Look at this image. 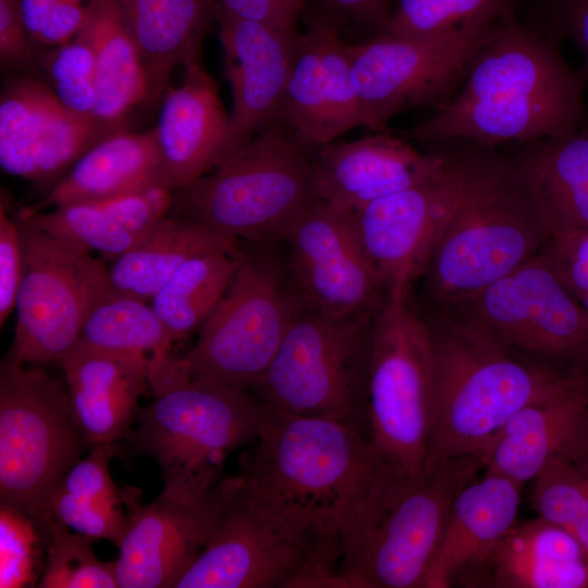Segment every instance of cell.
Returning a JSON list of instances; mask_svg holds the SVG:
<instances>
[{"label": "cell", "mask_w": 588, "mask_h": 588, "mask_svg": "<svg viewBox=\"0 0 588 588\" xmlns=\"http://www.w3.org/2000/svg\"><path fill=\"white\" fill-rule=\"evenodd\" d=\"M85 443L64 379L7 359L0 367V504L40 520Z\"/></svg>", "instance_id": "4fadbf2b"}, {"label": "cell", "mask_w": 588, "mask_h": 588, "mask_svg": "<svg viewBox=\"0 0 588 588\" xmlns=\"http://www.w3.org/2000/svg\"><path fill=\"white\" fill-rule=\"evenodd\" d=\"M118 452L117 443L91 446L60 480L48 504V514L70 529L117 547L127 526L124 489L118 488L109 469Z\"/></svg>", "instance_id": "d6a6232c"}, {"label": "cell", "mask_w": 588, "mask_h": 588, "mask_svg": "<svg viewBox=\"0 0 588 588\" xmlns=\"http://www.w3.org/2000/svg\"><path fill=\"white\" fill-rule=\"evenodd\" d=\"M174 194V189L158 185L108 199L68 204L32 215L19 213L79 249L112 260L171 215Z\"/></svg>", "instance_id": "484cf974"}, {"label": "cell", "mask_w": 588, "mask_h": 588, "mask_svg": "<svg viewBox=\"0 0 588 588\" xmlns=\"http://www.w3.org/2000/svg\"><path fill=\"white\" fill-rule=\"evenodd\" d=\"M444 152L449 166L439 176L354 212L360 241L388 295L413 290L458 204L463 185L461 164L455 152Z\"/></svg>", "instance_id": "d6986e66"}, {"label": "cell", "mask_w": 588, "mask_h": 588, "mask_svg": "<svg viewBox=\"0 0 588 588\" xmlns=\"http://www.w3.org/2000/svg\"><path fill=\"white\" fill-rule=\"evenodd\" d=\"M267 246L244 250L229 289L182 357L193 381L249 390L275 355L302 299L287 260Z\"/></svg>", "instance_id": "8fae6325"}, {"label": "cell", "mask_w": 588, "mask_h": 588, "mask_svg": "<svg viewBox=\"0 0 588 588\" xmlns=\"http://www.w3.org/2000/svg\"><path fill=\"white\" fill-rule=\"evenodd\" d=\"M148 380L155 399L126 436L132 446L159 465L164 481L222 479L226 456L255 441L266 405L245 389L193 381L170 353L149 358Z\"/></svg>", "instance_id": "52a82bcc"}, {"label": "cell", "mask_w": 588, "mask_h": 588, "mask_svg": "<svg viewBox=\"0 0 588 588\" xmlns=\"http://www.w3.org/2000/svg\"><path fill=\"white\" fill-rule=\"evenodd\" d=\"M231 478L164 481L148 504L126 491L127 526L115 563L119 588H174L210 541L230 500Z\"/></svg>", "instance_id": "9a60e30c"}, {"label": "cell", "mask_w": 588, "mask_h": 588, "mask_svg": "<svg viewBox=\"0 0 588 588\" xmlns=\"http://www.w3.org/2000/svg\"><path fill=\"white\" fill-rule=\"evenodd\" d=\"M534 480L538 515L568 530L588 550V471L559 457Z\"/></svg>", "instance_id": "f35d334b"}, {"label": "cell", "mask_w": 588, "mask_h": 588, "mask_svg": "<svg viewBox=\"0 0 588 588\" xmlns=\"http://www.w3.org/2000/svg\"><path fill=\"white\" fill-rule=\"evenodd\" d=\"M342 556L324 537L278 511L231 477L228 509L210 541L174 588L322 587Z\"/></svg>", "instance_id": "ba28073f"}, {"label": "cell", "mask_w": 588, "mask_h": 588, "mask_svg": "<svg viewBox=\"0 0 588 588\" xmlns=\"http://www.w3.org/2000/svg\"><path fill=\"white\" fill-rule=\"evenodd\" d=\"M215 20L231 86L233 155L275 123L297 34L237 17L216 5Z\"/></svg>", "instance_id": "44dd1931"}, {"label": "cell", "mask_w": 588, "mask_h": 588, "mask_svg": "<svg viewBox=\"0 0 588 588\" xmlns=\"http://www.w3.org/2000/svg\"><path fill=\"white\" fill-rule=\"evenodd\" d=\"M438 310L531 366L588 378V311L564 284L547 246L481 291Z\"/></svg>", "instance_id": "30bf717a"}, {"label": "cell", "mask_w": 588, "mask_h": 588, "mask_svg": "<svg viewBox=\"0 0 588 588\" xmlns=\"http://www.w3.org/2000/svg\"><path fill=\"white\" fill-rule=\"evenodd\" d=\"M588 425V382L575 384L515 413L482 451L485 471L525 483L553 460H571Z\"/></svg>", "instance_id": "d4e9b609"}, {"label": "cell", "mask_w": 588, "mask_h": 588, "mask_svg": "<svg viewBox=\"0 0 588 588\" xmlns=\"http://www.w3.org/2000/svg\"><path fill=\"white\" fill-rule=\"evenodd\" d=\"M568 461L588 471V426L574 457Z\"/></svg>", "instance_id": "681fc988"}, {"label": "cell", "mask_w": 588, "mask_h": 588, "mask_svg": "<svg viewBox=\"0 0 588 588\" xmlns=\"http://www.w3.org/2000/svg\"><path fill=\"white\" fill-rule=\"evenodd\" d=\"M510 14L511 0H399L381 33L409 38L487 35Z\"/></svg>", "instance_id": "8d00e7d4"}, {"label": "cell", "mask_w": 588, "mask_h": 588, "mask_svg": "<svg viewBox=\"0 0 588 588\" xmlns=\"http://www.w3.org/2000/svg\"><path fill=\"white\" fill-rule=\"evenodd\" d=\"M217 8L237 17L297 34V21L309 0H213Z\"/></svg>", "instance_id": "f6af8a7d"}, {"label": "cell", "mask_w": 588, "mask_h": 588, "mask_svg": "<svg viewBox=\"0 0 588 588\" xmlns=\"http://www.w3.org/2000/svg\"><path fill=\"white\" fill-rule=\"evenodd\" d=\"M483 467L476 453L413 479L383 461L342 534L338 587L425 588L452 503Z\"/></svg>", "instance_id": "5b68a950"}, {"label": "cell", "mask_w": 588, "mask_h": 588, "mask_svg": "<svg viewBox=\"0 0 588 588\" xmlns=\"http://www.w3.org/2000/svg\"><path fill=\"white\" fill-rule=\"evenodd\" d=\"M434 391L430 330L413 290L389 294L372 326L360 416L375 451L413 479L425 476Z\"/></svg>", "instance_id": "9c48e42d"}, {"label": "cell", "mask_w": 588, "mask_h": 588, "mask_svg": "<svg viewBox=\"0 0 588 588\" xmlns=\"http://www.w3.org/2000/svg\"><path fill=\"white\" fill-rule=\"evenodd\" d=\"M547 248L564 284L579 302L588 294V233L550 237Z\"/></svg>", "instance_id": "ee69618b"}, {"label": "cell", "mask_w": 588, "mask_h": 588, "mask_svg": "<svg viewBox=\"0 0 588 588\" xmlns=\"http://www.w3.org/2000/svg\"><path fill=\"white\" fill-rule=\"evenodd\" d=\"M569 32L581 53L584 85L588 87V0H574L568 14Z\"/></svg>", "instance_id": "7dc6e473"}, {"label": "cell", "mask_w": 588, "mask_h": 588, "mask_svg": "<svg viewBox=\"0 0 588 588\" xmlns=\"http://www.w3.org/2000/svg\"><path fill=\"white\" fill-rule=\"evenodd\" d=\"M376 316H332L302 302L254 394L271 409L357 421Z\"/></svg>", "instance_id": "7c38bea8"}, {"label": "cell", "mask_w": 588, "mask_h": 588, "mask_svg": "<svg viewBox=\"0 0 588 588\" xmlns=\"http://www.w3.org/2000/svg\"><path fill=\"white\" fill-rule=\"evenodd\" d=\"M131 34L147 83V105L163 98L177 65L200 61L213 0H111Z\"/></svg>", "instance_id": "83f0119b"}, {"label": "cell", "mask_w": 588, "mask_h": 588, "mask_svg": "<svg viewBox=\"0 0 588 588\" xmlns=\"http://www.w3.org/2000/svg\"><path fill=\"white\" fill-rule=\"evenodd\" d=\"M158 185L169 187L155 130L144 133L123 130L91 147L39 201L22 208L20 212L32 215Z\"/></svg>", "instance_id": "f1b7e54d"}, {"label": "cell", "mask_w": 588, "mask_h": 588, "mask_svg": "<svg viewBox=\"0 0 588 588\" xmlns=\"http://www.w3.org/2000/svg\"><path fill=\"white\" fill-rule=\"evenodd\" d=\"M154 130L166 182L174 191L233 156L231 115L201 61L185 66L180 86L168 87Z\"/></svg>", "instance_id": "7402d4cb"}, {"label": "cell", "mask_w": 588, "mask_h": 588, "mask_svg": "<svg viewBox=\"0 0 588 588\" xmlns=\"http://www.w3.org/2000/svg\"><path fill=\"white\" fill-rule=\"evenodd\" d=\"M30 35L38 41L57 0H14ZM39 42V41H38Z\"/></svg>", "instance_id": "c3c4849f"}, {"label": "cell", "mask_w": 588, "mask_h": 588, "mask_svg": "<svg viewBox=\"0 0 588 588\" xmlns=\"http://www.w3.org/2000/svg\"><path fill=\"white\" fill-rule=\"evenodd\" d=\"M120 131L68 110L40 77L5 75L0 96V166L10 175L47 193L86 151Z\"/></svg>", "instance_id": "ac0fdd59"}, {"label": "cell", "mask_w": 588, "mask_h": 588, "mask_svg": "<svg viewBox=\"0 0 588 588\" xmlns=\"http://www.w3.org/2000/svg\"><path fill=\"white\" fill-rule=\"evenodd\" d=\"M550 237L588 233V130L540 139L522 156Z\"/></svg>", "instance_id": "1f68e13d"}, {"label": "cell", "mask_w": 588, "mask_h": 588, "mask_svg": "<svg viewBox=\"0 0 588 588\" xmlns=\"http://www.w3.org/2000/svg\"><path fill=\"white\" fill-rule=\"evenodd\" d=\"M37 522V520H36ZM42 530L46 559L39 588H115V563L101 561L94 539L71 531L51 515L37 522Z\"/></svg>", "instance_id": "74e56055"}, {"label": "cell", "mask_w": 588, "mask_h": 588, "mask_svg": "<svg viewBox=\"0 0 588 588\" xmlns=\"http://www.w3.org/2000/svg\"><path fill=\"white\" fill-rule=\"evenodd\" d=\"M318 199L313 155L284 126L272 124L220 167L175 191V215L250 246L286 234Z\"/></svg>", "instance_id": "8992f818"}, {"label": "cell", "mask_w": 588, "mask_h": 588, "mask_svg": "<svg viewBox=\"0 0 588 588\" xmlns=\"http://www.w3.org/2000/svg\"><path fill=\"white\" fill-rule=\"evenodd\" d=\"M448 166L444 151H419L387 131L356 140L333 142L313 154L318 198L352 212L434 179Z\"/></svg>", "instance_id": "ffe728a7"}, {"label": "cell", "mask_w": 588, "mask_h": 588, "mask_svg": "<svg viewBox=\"0 0 588 588\" xmlns=\"http://www.w3.org/2000/svg\"><path fill=\"white\" fill-rule=\"evenodd\" d=\"M244 256L241 246L186 260L151 298L171 344L199 330L229 289Z\"/></svg>", "instance_id": "836d02e7"}, {"label": "cell", "mask_w": 588, "mask_h": 588, "mask_svg": "<svg viewBox=\"0 0 588 588\" xmlns=\"http://www.w3.org/2000/svg\"><path fill=\"white\" fill-rule=\"evenodd\" d=\"M335 94L323 69L318 29L297 35L277 124L287 128L313 155L336 140Z\"/></svg>", "instance_id": "e575fe53"}, {"label": "cell", "mask_w": 588, "mask_h": 588, "mask_svg": "<svg viewBox=\"0 0 588 588\" xmlns=\"http://www.w3.org/2000/svg\"><path fill=\"white\" fill-rule=\"evenodd\" d=\"M75 36L95 57L97 101L94 117L117 130L138 105L148 100L147 83L137 47L111 0H88Z\"/></svg>", "instance_id": "f546056e"}, {"label": "cell", "mask_w": 588, "mask_h": 588, "mask_svg": "<svg viewBox=\"0 0 588 588\" xmlns=\"http://www.w3.org/2000/svg\"><path fill=\"white\" fill-rule=\"evenodd\" d=\"M285 241L290 274L305 305L332 316L378 314L388 294L360 241L354 212L318 198Z\"/></svg>", "instance_id": "e0dca14e"}, {"label": "cell", "mask_w": 588, "mask_h": 588, "mask_svg": "<svg viewBox=\"0 0 588 588\" xmlns=\"http://www.w3.org/2000/svg\"><path fill=\"white\" fill-rule=\"evenodd\" d=\"M456 583L485 588H586L588 550L568 530L538 515L516 520Z\"/></svg>", "instance_id": "cb8c5ba5"}, {"label": "cell", "mask_w": 588, "mask_h": 588, "mask_svg": "<svg viewBox=\"0 0 588 588\" xmlns=\"http://www.w3.org/2000/svg\"><path fill=\"white\" fill-rule=\"evenodd\" d=\"M463 185L451 222L420 278L425 307L443 309L481 291L540 252L550 229L518 157L473 143L455 152Z\"/></svg>", "instance_id": "7a4b0ae2"}, {"label": "cell", "mask_w": 588, "mask_h": 588, "mask_svg": "<svg viewBox=\"0 0 588 588\" xmlns=\"http://www.w3.org/2000/svg\"><path fill=\"white\" fill-rule=\"evenodd\" d=\"M523 483L485 471L455 497L425 588L452 587L516 522Z\"/></svg>", "instance_id": "4316f807"}, {"label": "cell", "mask_w": 588, "mask_h": 588, "mask_svg": "<svg viewBox=\"0 0 588 588\" xmlns=\"http://www.w3.org/2000/svg\"><path fill=\"white\" fill-rule=\"evenodd\" d=\"M434 356V391L425 474L482 453L526 405L588 378L531 366L446 311L421 307Z\"/></svg>", "instance_id": "277c9868"}, {"label": "cell", "mask_w": 588, "mask_h": 588, "mask_svg": "<svg viewBox=\"0 0 588 588\" xmlns=\"http://www.w3.org/2000/svg\"><path fill=\"white\" fill-rule=\"evenodd\" d=\"M39 77L68 110L82 117H94L97 101L95 57L81 37L75 36L61 46L46 47Z\"/></svg>", "instance_id": "ab89813d"}, {"label": "cell", "mask_w": 588, "mask_h": 588, "mask_svg": "<svg viewBox=\"0 0 588 588\" xmlns=\"http://www.w3.org/2000/svg\"><path fill=\"white\" fill-rule=\"evenodd\" d=\"M238 245L196 220L171 212L139 243L112 259L109 281L115 291L150 302L189 258Z\"/></svg>", "instance_id": "4dcf8cb0"}, {"label": "cell", "mask_w": 588, "mask_h": 588, "mask_svg": "<svg viewBox=\"0 0 588 588\" xmlns=\"http://www.w3.org/2000/svg\"><path fill=\"white\" fill-rule=\"evenodd\" d=\"M584 82L544 37L507 15L475 53L451 100L402 138L483 147L536 142L580 128Z\"/></svg>", "instance_id": "6da1fadb"}, {"label": "cell", "mask_w": 588, "mask_h": 588, "mask_svg": "<svg viewBox=\"0 0 588 588\" xmlns=\"http://www.w3.org/2000/svg\"><path fill=\"white\" fill-rule=\"evenodd\" d=\"M76 343L146 358L168 354L172 346L150 302L112 286L90 307Z\"/></svg>", "instance_id": "d590c367"}, {"label": "cell", "mask_w": 588, "mask_h": 588, "mask_svg": "<svg viewBox=\"0 0 588 588\" xmlns=\"http://www.w3.org/2000/svg\"><path fill=\"white\" fill-rule=\"evenodd\" d=\"M490 34L409 38L381 33L346 44L358 95L384 128L402 111L424 106L439 110L458 90Z\"/></svg>", "instance_id": "2e32d148"}, {"label": "cell", "mask_w": 588, "mask_h": 588, "mask_svg": "<svg viewBox=\"0 0 588 588\" xmlns=\"http://www.w3.org/2000/svg\"><path fill=\"white\" fill-rule=\"evenodd\" d=\"M149 358L76 343L59 360L70 413L87 445L117 443L132 431L147 392Z\"/></svg>", "instance_id": "603a6c76"}, {"label": "cell", "mask_w": 588, "mask_h": 588, "mask_svg": "<svg viewBox=\"0 0 588 588\" xmlns=\"http://www.w3.org/2000/svg\"><path fill=\"white\" fill-rule=\"evenodd\" d=\"M335 11L358 26L371 28L380 34L390 17L392 9L389 0H328Z\"/></svg>", "instance_id": "bcb514c9"}, {"label": "cell", "mask_w": 588, "mask_h": 588, "mask_svg": "<svg viewBox=\"0 0 588 588\" xmlns=\"http://www.w3.org/2000/svg\"><path fill=\"white\" fill-rule=\"evenodd\" d=\"M24 271L8 358L28 366L59 362L77 342L95 302L110 287L102 260L16 213Z\"/></svg>", "instance_id": "5bb4252c"}, {"label": "cell", "mask_w": 588, "mask_h": 588, "mask_svg": "<svg viewBox=\"0 0 588 588\" xmlns=\"http://www.w3.org/2000/svg\"><path fill=\"white\" fill-rule=\"evenodd\" d=\"M40 525L29 515L0 504V587H37L44 571Z\"/></svg>", "instance_id": "60d3db41"}, {"label": "cell", "mask_w": 588, "mask_h": 588, "mask_svg": "<svg viewBox=\"0 0 588 588\" xmlns=\"http://www.w3.org/2000/svg\"><path fill=\"white\" fill-rule=\"evenodd\" d=\"M24 271V245L17 216L9 211L7 197L0 206V326L15 308Z\"/></svg>", "instance_id": "7bdbcfd3"}, {"label": "cell", "mask_w": 588, "mask_h": 588, "mask_svg": "<svg viewBox=\"0 0 588 588\" xmlns=\"http://www.w3.org/2000/svg\"><path fill=\"white\" fill-rule=\"evenodd\" d=\"M383 461L356 420L267 407L238 476L278 511L341 539Z\"/></svg>", "instance_id": "3957f363"}, {"label": "cell", "mask_w": 588, "mask_h": 588, "mask_svg": "<svg viewBox=\"0 0 588 588\" xmlns=\"http://www.w3.org/2000/svg\"><path fill=\"white\" fill-rule=\"evenodd\" d=\"M47 46L38 42L25 26L14 0H0V64L5 75L39 77Z\"/></svg>", "instance_id": "b9f144b4"}]
</instances>
